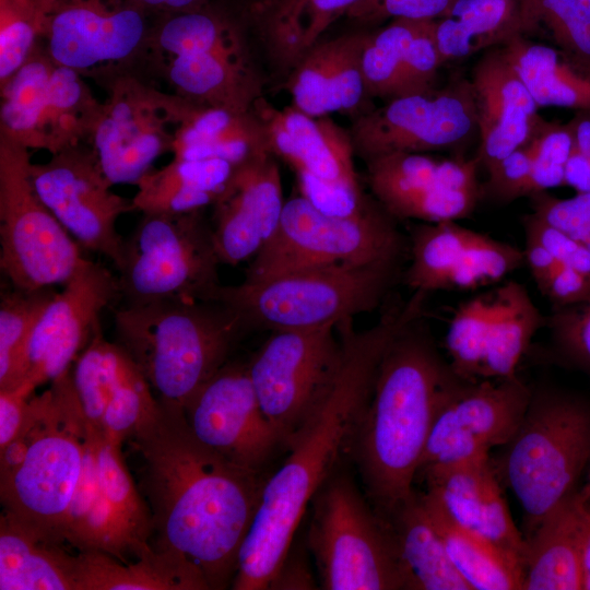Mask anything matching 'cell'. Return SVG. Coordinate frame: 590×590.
<instances>
[{
    "label": "cell",
    "instance_id": "cell-1",
    "mask_svg": "<svg viewBox=\"0 0 590 590\" xmlns=\"http://www.w3.org/2000/svg\"><path fill=\"white\" fill-rule=\"evenodd\" d=\"M427 295L386 307L375 324L355 330L353 319L337 326L342 359L328 394L290 446V455L264 481L252 523L240 546L234 590L270 589L316 494L338 472L373 396L381 358L393 339L423 318Z\"/></svg>",
    "mask_w": 590,
    "mask_h": 590
},
{
    "label": "cell",
    "instance_id": "cell-28",
    "mask_svg": "<svg viewBox=\"0 0 590 590\" xmlns=\"http://www.w3.org/2000/svg\"><path fill=\"white\" fill-rule=\"evenodd\" d=\"M421 477L449 515L523 563L527 542L512 521L489 456L424 472Z\"/></svg>",
    "mask_w": 590,
    "mask_h": 590
},
{
    "label": "cell",
    "instance_id": "cell-12",
    "mask_svg": "<svg viewBox=\"0 0 590 590\" xmlns=\"http://www.w3.org/2000/svg\"><path fill=\"white\" fill-rule=\"evenodd\" d=\"M269 151L296 174L299 194L321 212L358 216L375 206L365 196L354 165L351 134L334 121L295 107L279 110L263 98L255 106Z\"/></svg>",
    "mask_w": 590,
    "mask_h": 590
},
{
    "label": "cell",
    "instance_id": "cell-23",
    "mask_svg": "<svg viewBox=\"0 0 590 590\" xmlns=\"http://www.w3.org/2000/svg\"><path fill=\"white\" fill-rule=\"evenodd\" d=\"M51 59L78 72L126 59L145 35L144 8L131 0H42Z\"/></svg>",
    "mask_w": 590,
    "mask_h": 590
},
{
    "label": "cell",
    "instance_id": "cell-39",
    "mask_svg": "<svg viewBox=\"0 0 590 590\" xmlns=\"http://www.w3.org/2000/svg\"><path fill=\"white\" fill-rule=\"evenodd\" d=\"M520 34V0H456L435 20L442 63L464 59Z\"/></svg>",
    "mask_w": 590,
    "mask_h": 590
},
{
    "label": "cell",
    "instance_id": "cell-33",
    "mask_svg": "<svg viewBox=\"0 0 590 590\" xmlns=\"http://www.w3.org/2000/svg\"><path fill=\"white\" fill-rule=\"evenodd\" d=\"M14 516L0 517L1 590H75L76 555Z\"/></svg>",
    "mask_w": 590,
    "mask_h": 590
},
{
    "label": "cell",
    "instance_id": "cell-57",
    "mask_svg": "<svg viewBox=\"0 0 590 590\" xmlns=\"http://www.w3.org/2000/svg\"><path fill=\"white\" fill-rule=\"evenodd\" d=\"M142 8H155L170 13L187 11L200 7L203 0H131Z\"/></svg>",
    "mask_w": 590,
    "mask_h": 590
},
{
    "label": "cell",
    "instance_id": "cell-22",
    "mask_svg": "<svg viewBox=\"0 0 590 590\" xmlns=\"http://www.w3.org/2000/svg\"><path fill=\"white\" fill-rule=\"evenodd\" d=\"M194 435L227 460L261 473L280 437L264 416L247 365H225L184 406Z\"/></svg>",
    "mask_w": 590,
    "mask_h": 590
},
{
    "label": "cell",
    "instance_id": "cell-56",
    "mask_svg": "<svg viewBox=\"0 0 590 590\" xmlns=\"http://www.w3.org/2000/svg\"><path fill=\"white\" fill-rule=\"evenodd\" d=\"M523 253L524 263L528 266L539 290L542 291L560 262L541 243L529 235H526Z\"/></svg>",
    "mask_w": 590,
    "mask_h": 590
},
{
    "label": "cell",
    "instance_id": "cell-5",
    "mask_svg": "<svg viewBox=\"0 0 590 590\" xmlns=\"http://www.w3.org/2000/svg\"><path fill=\"white\" fill-rule=\"evenodd\" d=\"M247 330L216 302L127 303L115 311L117 342L139 365L157 398L182 408L223 366Z\"/></svg>",
    "mask_w": 590,
    "mask_h": 590
},
{
    "label": "cell",
    "instance_id": "cell-31",
    "mask_svg": "<svg viewBox=\"0 0 590 590\" xmlns=\"http://www.w3.org/2000/svg\"><path fill=\"white\" fill-rule=\"evenodd\" d=\"M173 118L179 121L172 141L175 158H219L237 165L269 151L264 127L253 110L175 103Z\"/></svg>",
    "mask_w": 590,
    "mask_h": 590
},
{
    "label": "cell",
    "instance_id": "cell-11",
    "mask_svg": "<svg viewBox=\"0 0 590 590\" xmlns=\"http://www.w3.org/2000/svg\"><path fill=\"white\" fill-rule=\"evenodd\" d=\"M28 149L0 138V268L22 290L64 284L84 263L81 245L35 190Z\"/></svg>",
    "mask_w": 590,
    "mask_h": 590
},
{
    "label": "cell",
    "instance_id": "cell-18",
    "mask_svg": "<svg viewBox=\"0 0 590 590\" xmlns=\"http://www.w3.org/2000/svg\"><path fill=\"white\" fill-rule=\"evenodd\" d=\"M31 174L39 198L81 247L117 267L125 239L116 224L134 205L111 190L94 152L69 146L47 163L32 164Z\"/></svg>",
    "mask_w": 590,
    "mask_h": 590
},
{
    "label": "cell",
    "instance_id": "cell-35",
    "mask_svg": "<svg viewBox=\"0 0 590 590\" xmlns=\"http://www.w3.org/2000/svg\"><path fill=\"white\" fill-rule=\"evenodd\" d=\"M172 83L201 106L250 113L260 82L245 54L206 51L170 56Z\"/></svg>",
    "mask_w": 590,
    "mask_h": 590
},
{
    "label": "cell",
    "instance_id": "cell-34",
    "mask_svg": "<svg viewBox=\"0 0 590 590\" xmlns=\"http://www.w3.org/2000/svg\"><path fill=\"white\" fill-rule=\"evenodd\" d=\"M502 52L538 107H565L590 111V64L562 49L516 35Z\"/></svg>",
    "mask_w": 590,
    "mask_h": 590
},
{
    "label": "cell",
    "instance_id": "cell-10",
    "mask_svg": "<svg viewBox=\"0 0 590 590\" xmlns=\"http://www.w3.org/2000/svg\"><path fill=\"white\" fill-rule=\"evenodd\" d=\"M212 226L200 211L144 213L125 239L119 294L127 303L205 300L221 285Z\"/></svg>",
    "mask_w": 590,
    "mask_h": 590
},
{
    "label": "cell",
    "instance_id": "cell-14",
    "mask_svg": "<svg viewBox=\"0 0 590 590\" xmlns=\"http://www.w3.org/2000/svg\"><path fill=\"white\" fill-rule=\"evenodd\" d=\"M546 324L524 285L507 281L462 302L450 319L446 349L455 374L469 381L517 375L535 333Z\"/></svg>",
    "mask_w": 590,
    "mask_h": 590
},
{
    "label": "cell",
    "instance_id": "cell-8",
    "mask_svg": "<svg viewBox=\"0 0 590 590\" xmlns=\"http://www.w3.org/2000/svg\"><path fill=\"white\" fill-rule=\"evenodd\" d=\"M308 546L326 590H413L393 530L345 473L312 499Z\"/></svg>",
    "mask_w": 590,
    "mask_h": 590
},
{
    "label": "cell",
    "instance_id": "cell-43",
    "mask_svg": "<svg viewBox=\"0 0 590 590\" xmlns=\"http://www.w3.org/2000/svg\"><path fill=\"white\" fill-rule=\"evenodd\" d=\"M11 285V284H10ZM57 292L54 287L22 290L11 285L0 300V390L19 386L27 341Z\"/></svg>",
    "mask_w": 590,
    "mask_h": 590
},
{
    "label": "cell",
    "instance_id": "cell-50",
    "mask_svg": "<svg viewBox=\"0 0 590 590\" xmlns=\"http://www.w3.org/2000/svg\"><path fill=\"white\" fill-rule=\"evenodd\" d=\"M532 163V151L527 142L487 173L488 179L482 186V196L486 194L500 202L530 197Z\"/></svg>",
    "mask_w": 590,
    "mask_h": 590
},
{
    "label": "cell",
    "instance_id": "cell-27",
    "mask_svg": "<svg viewBox=\"0 0 590 590\" xmlns=\"http://www.w3.org/2000/svg\"><path fill=\"white\" fill-rule=\"evenodd\" d=\"M470 83L481 138L475 157L488 173L530 140L539 107L500 49L476 63Z\"/></svg>",
    "mask_w": 590,
    "mask_h": 590
},
{
    "label": "cell",
    "instance_id": "cell-30",
    "mask_svg": "<svg viewBox=\"0 0 590 590\" xmlns=\"http://www.w3.org/2000/svg\"><path fill=\"white\" fill-rule=\"evenodd\" d=\"M590 503L576 489L540 522L527 542L523 590H581V556Z\"/></svg>",
    "mask_w": 590,
    "mask_h": 590
},
{
    "label": "cell",
    "instance_id": "cell-32",
    "mask_svg": "<svg viewBox=\"0 0 590 590\" xmlns=\"http://www.w3.org/2000/svg\"><path fill=\"white\" fill-rule=\"evenodd\" d=\"M75 590H210L204 574L185 554L152 548L123 563L102 551L76 554Z\"/></svg>",
    "mask_w": 590,
    "mask_h": 590
},
{
    "label": "cell",
    "instance_id": "cell-48",
    "mask_svg": "<svg viewBox=\"0 0 590 590\" xmlns=\"http://www.w3.org/2000/svg\"><path fill=\"white\" fill-rule=\"evenodd\" d=\"M552 346L559 358L590 375V297L553 308L546 324Z\"/></svg>",
    "mask_w": 590,
    "mask_h": 590
},
{
    "label": "cell",
    "instance_id": "cell-25",
    "mask_svg": "<svg viewBox=\"0 0 590 590\" xmlns=\"http://www.w3.org/2000/svg\"><path fill=\"white\" fill-rule=\"evenodd\" d=\"M285 201L275 156L262 151L235 165L213 204L212 235L221 263L253 258L275 233Z\"/></svg>",
    "mask_w": 590,
    "mask_h": 590
},
{
    "label": "cell",
    "instance_id": "cell-44",
    "mask_svg": "<svg viewBox=\"0 0 590 590\" xmlns=\"http://www.w3.org/2000/svg\"><path fill=\"white\" fill-rule=\"evenodd\" d=\"M535 31L590 64V0H520V34Z\"/></svg>",
    "mask_w": 590,
    "mask_h": 590
},
{
    "label": "cell",
    "instance_id": "cell-54",
    "mask_svg": "<svg viewBox=\"0 0 590 590\" xmlns=\"http://www.w3.org/2000/svg\"><path fill=\"white\" fill-rule=\"evenodd\" d=\"M573 146L565 168V185L577 192L590 191V116L576 117L568 123Z\"/></svg>",
    "mask_w": 590,
    "mask_h": 590
},
{
    "label": "cell",
    "instance_id": "cell-41",
    "mask_svg": "<svg viewBox=\"0 0 590 590\" xmlns=\"http://www.w3.org/2000/svg\"><path fill=\"white\" fill-rule=\"evenodd\" d=\"M361 0H276L268 8L266 28L276 59L296 66L324 31Z\"/></svg>",
    "mask_w": 590,
    "mask_h": 590
},
{
    "label": "cell",
    "instance_id": "cell-40",
    "mask_svg": "<svg viewBox=\"0 0 590 590\" xmlns=\"http://www.w3.org/2000/svg\"><path fill=\"white\" fill-rule=\"evenodd\" d=\"M86 430L122 545L128 556L138 558L152 548L150 540L153 536V523L150 507L137 489L123 462L121 444L87 421Z\"/></svg>",
    "mask_w": 590,
    "mask_h": 590
},
{
    "label": "cell",
    "instance_id": "cell-21",
    "mask_svg": "<svg viewBox=\"0 0 590 590\" xmlns=\"http://www.w3.org/2000/svg\"><path fill=\"white\" fill-rule=\"evenodd\" d=\"M404 283L412 291H470L500 282L524 263L523 250L457 221L423 223L411 233Z\"/></svg>",
    "mask_w": 590,
    "mask_h": 590
},
{
    "label": "cell",
    "instance_id": "cell-45",
    "mask_svg": "<svg viewBox=\"0 0 590 590\" xmlns=\"http://www.w3.org/2000/svg\"><path fill=\"white\" fill-rule=\"evenodd\" d=\"M157 43L169 57L206 51L245 54L234 26L200 7L172 13L157 31Z\"/></svg>",
    "mask_w": 590,
    "mask_h": 590
},
{
    "label": "cell",
    "instance_id": "cell-3",
    "mask_svg": "<svg viewBox=\"0 0 590 590\" xmlns=\"http://www.w3.org/2000/svg\"><path fill=\"white\" fill-rule=\"evenodd\" d=\"M457 378L422 318L387 347L351 451L364 494L384 519L413 492L435 414Z\"/></svg>",
    "mask_w": 590,
    "mask_h": 590
},
{
    "label": "cell",
    "instance_id": "cell-59",
    "mask_svg": "<svg viewBox=\"0 0 590 590\" xmlns=\"http://www.w3.org/2000/svg\"><path fill=\"white\" fill-rule=\"evenodd\" d=\"M581 496L590 503V470H589V474H588V479H587V482L586 484L582 486L581 489H579Z\"/></svg>",
    "mask_w": 590,
    "mask_h": 590
},
{
    "label": "cell",
    "instance_id": "cell-15",
    "mask_svg": "<svg viewBox=\"0 0 590 590\" xmlns=\"http://www.w3.org/2000/svg\"><path fill=\"white\" fill-rule=\"evenodd\" d=\"M1 86V134L26 149L55 154L75 145L101 108L79 72L50 56L32 54Z\"/></svg>",
    "mask_w": 590,
    "mask_h": 590
},
{
    "label": "cell",
    "instance_id": "cell-37",
    "mask_svg": "<svg viewBox=\"0 0 590 590\" xmlns=\"http://www.w3.org/2000/svg\"><path fill=\"white\" fill-rule=\"evenodd\" d=\"M235 165L219 160H179L150 170L137 184L132 199L145 213L179 214L213 205L226 186Z\"/></svg>",
    "mask_w": 590,
    "mask_h": 590
},
{
    "label": "cell",
    "instance_id": "cell-52",
    "mask_svg": "<svg viewBox=\"0 0 590 590\" xmlns=\"http://www.w3.org/2000/svg\"><path fill=\"white\" fill-rule=\"evenodd\" d=\"M524 235L541 243L564 266L590 280V250L583 245L551 226L534 213L523 217Z\"/></svg>",
    "mask_w": 590,
    "mask_h": 590
},
{
    "label": "cell",
    "instance_id": "cell-24",
    "mask_svg": "<svg viewBox=\"0 0 590 590\" xmlns=\"http://www.w3.org/2000/svg\"><path fill=\"white\" fill-rule=\"evenodd\" d=\"M72 382L92 426L122 444L148 420L157 397L132 356L99 329L75 359Z\"/></svg>",
    "mask_w": 590,
    "mask_h": 590
},
{
    "label": "cell",
    "instance_id": "cell-51",
    "mask_svg": "<svg viewBox=\"0 0 590 590\" xmlns=\"http://www.w3.org/2000/svg\"><path fill=\"white\" fill-rule=\"evenodd\" d=\"M409 80L416 93L430 91L432 82L442 64L435 36V20H422L404 57Z\"/></svg>",
    "mask_w": 590,
    "mask_h": 590
},
{
    "label": "cell",
    "instance_id": "cell-19",
    "mask_svg": "<svg viewBox=\"0 0 590 590\" xmlns=\"http://www.w3.org/2000/svg\"><path fill=\"white\" fill-rule=\"evenodd\" d=\"M366 163L369 188L392 217L458 221L469 216L482 197L476 157L439 160L401 152Z\"/></svg>",
    "mask_w": 590,
    "mask_h": 590
},
{
    "label": "cell",
    "instance_id": "cell-9",
    "mask_svg": "<svg viewBox=\"0 0 590 590\" xmlns=\"http://www.w3.org/2000/svg\"><path fill=\"white\" fill-rule=\"evenodd\" d=\"M406 250L409 244L380 204L341 217L299 194L285 201L275 233L252 258L245 281L338 263L401 262Z\"/></svg>",
    "mask_w": 590,
    "mask_h": 590
},
{
    "label": "cell",
    "instance_id": "cell-16",
    "mask_svg": "<svg viewBox=\"0 0 590 590\" xmlns=\"http://www.w3.org/2000/svg\"><path fill=\"white\" fill-rule=\"evenodd\" d=\"M531 396L517 375L479 381L458 377L439 403L416 477L504 447L518 429Z\"/></svg>",
    "mask_w": 590,
    "mask_h": 590
},
{
    "label": "cell",
    "instance_id": "cell-47",
    "mask_svg": "<svg viewBox=\"0 0 590 590\" xmlns=\"http://www.w3.org/2000/svg\"><path fill=\"white\" fill-rule=\"evenodd\" d=\"M528 143L533 156L532 194L564 186L573 146L569 126H544L539 121Z\"/></svg>",
    "mask_w": 590,
    "mask_h": 590
},
{
    "label": "cell",
    "instance_id": "cell-7",
    "mask_svg": "<svg viewBox=\"0 0 590 590\" xmlns=\"http://www.w3.org/2000/svg\"><path fill=\"white\" fill-rule=\"evenodd\" d=\"M589 461L590 406L556 391H532L518 429L492 461L499 482L521 506L526 540L577 489Z\"/></svg>",
    "mask_w": 590,
    "mask_h": 590
},
{
    "label": "cell",
    "instance_id": "cell-13",
    "mask_svg": "<svg viewBox=\"0 0 590 590\" xmlns=\"http://www.w3.org/2000/svg\"><path fill=\"white\" fill-rule=\"evenodd\" d=\"M342 359L334 326L274 331L247 365L260 408L288 447L328 394Z\"/></svg>",
    "mask_w": 590,
    "mask_h": 590
},
{
    "label": "cell",
    "instance_id": "cell-61",
    "mask_svg": "<svg viewBox=\"0 0 590 590\" xmlns=\"http://www.w3.org/2000/svg\"><path fill=\"white\" fill-rule=\"evenodd\" d=\"M34 1H36V2H38V3H39V2L42 1V0H34Z\"/></svg>",
    "mask_w": 590,
    "mask_h": 590
},
{
    "label": "cell",
    "instance_id": "cell-6",
    "mask_svg": "<svg viewBox=\"0 0 590 590\" xmlns=\"http://www.w3.org/2000/svg\"><path fill=\"white\" fill-rule=\"evenodd\" d=\"M401 262L338 263L299 269L238 285H220L209 302L236 312L247 329L337 327L386 300Z\"/></svg>",
    "mask_w": 590,
    "mask_h": 590
},
{
    "label": "cell",
    "instance_id": "cell-26",
    "mask_svg": "<svg viewBox=\"0 0 590 590\" xmlns=\"http://www.w3.org/2000/svg\"><path fill=\"white\" fill-rule=\"evenodd\" d=\"M154 99L143 92L117 91L91 128L94 154L111 185L133 184L145 176L168 148V138Z\"/></svg>",
    "mask_w": 590,
    "mask_h": 590
},
{
    "label": "cell",
    "instance_id": "cell-4",
    "mask_svg": "<svg viewBox=\"0 0 590 590\" xmlns=\"http://www.w3.org/2000/svg\"><path fill=\"white\" fill-rule=\"evenodd\" d=\"M86 420L71 368L31 397L19 435L0 449L3 511L47 538L66 543L63 527L83 468Z\"/></svg>",
    "mask_w": 590,
    "mask_h": 590
},
{
    "label": "cell",
    "instance_id": "cell-29",
    "mask_svg": "<svg viewBox=\"0 0 590 590\" xmlns=\"http://www.w3.org/2000/svg\"><path fill=\"white\" fill-rule=\"evenodd\" d=\"M367 37L352 33L317 43L288 80L293 107L312 117L355 111L368 95L362 71Z\"/></svg>",
    "mask_w": 590,
    "mask_h": 590
},
{
    "label": "cell",
    "instance_id": "cell-46",
    "mask_svg": "<svg viewBox=\"0 0 590 590\" xmlns=\"http://www.w3.org/2000/svg\"><path fill=\"white\" fill-rule=\"evenodd\" d=\"M42 32L39 3L34 0H0V81L10 79L31 57Z\"/></svg>",
    "mask_w": 590,
    "mask_h": 590
},
{
    "label": "cell",
    "instance_id": "cell-17",
    "mask_svg": "<svg viewBox=\"0 0 590 590\" xmlns=\"http://www.w3.org/2000/svg\"><path fill=\"white\" fill-rule=\"evenodd\" d=\"M476 127L471 83L390 99L351 128L354 152L366 162L393 153H423L463 143Z\"/></svg>",
    "mask_w": 590,
    "mask_h": 590
},
{
    "label": "cell",
    "instance_id": "cell-20",
    "mask_svg": "<svg viewBox=\"0 0 590 590\" xmlns=\"http://www.w3.org/2000/svg\"><path fill=\"white\" fill-rule=\"evenodd\" d=\"M118 293V279L104 264L86 259L35 324L17 387L34 391L67 373L101 329V316Z\"/></svg>",
    "mask_w": 590,
    "mask_h": 590
},
{
    "label": "cell",
    "instance_id": "cell-2",
    "mask_svg": "<svg viewBox=\"0 0 590 590\" xmlns=\"http://www.w3.org/2000/svg\"><path fill=\"white\" fill-rule=\"evenodd\" d=\"M157 399L152 415L130 437L142 461L152 546L185 554L202 570L210 589H226L264 481L261 473L203 444L181 405Z\"/></svg>",
    "mask_w": 590,
    "mask_h": 590
},
{
    "label": "cell",
    "instance_id": "cell-49",
    "mask_svg": "<svg viewBox=\"0 0 590 590\" xmlns=\"http://www.w3.org/2000/svg\"><path fill=\"white\" fill-rule=\"evenodd\" d=\"M530 199L532 213L590 250V191L565 199L542 191Z\"/></svg>",
    "mask_w": 590,
    "mask_h": 590
},
{
    "label": "cell",
    "instance_id": "cell-36",
    "mask_svg": "<svg viewBox=\"0 0 590 590\" xmlns=\"http://www.w3.org/2000/svg\"><path fill=\"white\" fill-rule=\"evenodd\" d=\"M422 497L451 563L471 590H522L520 559L457 522L434 492L426 489Z\"/></svg>",
    "mask_w": 590,
    "mask_h": 590
},
{
    "label": "cell",
    "instance_id": "cell-42",
    "mask_svg": "<svg viewBox=\"0 0 590 590\" xmlns=\"http://www.w3.org/2000/svg\"><path fill=\"white\" fill-rule=\"evenodd\" d=\"M421 21L393 19L379 32L368 33L362 54L368 95L392 99L416 93L406 74L404 57Z\"/></svg>",
    "mask_w": 590,
    "mask_h": 590
},
{
    "label": "cell",
    "instance_id": "cell-55",
    "mask_svg": "<svg viewBox=\"0 0 590 590\" xmlns=\"http://www.w3.org/2000/svg\"><path fill=\"white\" fill-rule=\"evenodd\" d=\"M33 392L25 386L0 390V449L11 442L23 428Z\"/></svg>",
    "mask_w": 590,
    "mask_h": 590
},
{
    "label": "cell",
    "instance_id": "cell-58",
    "mask_svg": "<svg viewBox=\"0 0 590 590\" xmlns=\"http://www.w3.org/2000/svg\"><path fill=\"white\" fill-rule=\"evenodd\" d=\"M581 590H590V526L585 539L581 556Z\"/></svg>",
    "mask_w": 590,
    "mask_h": 590
},
{
    "label": "cell",
    "instance_id": "cell-53",
    "mask_svg": "<svg viewBox=\"0 0 590 590\" xmlns=\"http://www.w3.org/2000/svg\"><path fill=\"white\" fill-rule=\"evenodd\" d=\"M456 0H379L358 21L376 22L388 17L436 20L451 9Z\"/></svg>",
    "mask_w": 590,
    "mask_h": 590
},
{
    "label": "cell",
    "instance_id": "cell-60",
    "mask_svg": "<svg viewBox=\"0 0 590 590\" xmlns=\"http://www.w3.org/2000/svg\"><path fill=\"white\" fill-rule=\"evenodd\" d=\"M276 0H255L256 7L261 10L266 11L268 8H270Z\"/></svg>",
    "mask_w": 590,
    "mask_h": 590
},
{
    "label": "cell",
    "instance_id": "cell-38",
    "mask_svg": "<svg viewBox=\"0 0 590 590\" xmlns=\"http://www.w3.org/2000/svg\"><path fill=\"white\" fill-rule=\"evenodd\" d=\"M396 535L413 590H471L451 563L425 508L413 489L387 519Z\"/></svg>",
    "mask_w": 590,
    "mask_h": 590
}]
</instances>
